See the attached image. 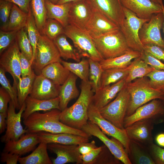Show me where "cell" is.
<instances>
[{"instance_id": "cell-44", "label": "cell", "mask_w": 164, "mask_h": 164, "mask_svg": "<svg viewBox=\"0 0 164 164\" xmlns=\"http://www.w3.org/2000/svg\"><path fill=\"white\" fill-rule=\"evenodd\" d=\"M6 72L0 67V83L3 87L9 94L11 100L14 103L16 109L19 110L20 107L19 104L17 91L10 84V82L5 75Z\"/></svg>"}, {"instance_id": "cell-12", "label": "cell", "mask_w": 164, "mask_h": 164, "mask_svg": "<svg viewBox=\"0 0 164 164\" xmlns=\"http://www.w3.org/2000/svg\"><path fill=\"white\" fill-rule=\"evenodd\" d=\"M164 16L163 12L153 15L140 29L139 35L143 45L154 44L164 48V40L161 34L163 25Z\"/></svg>"}, {"instance_id": "cell-32", "label": "cell", "mask_w": 164, "mask_h": 164, "mask_svg": "<svg viewBox=\"0 0 164 164\" xmlns=\"http://www.w3.org/2000/svg\"><path fill=\"white\" fill-rule=\"evenodd\" d=\"M64 34L59 35L53 40L59 52L61 57L65 60L71 59L79 62L82 58L75 47L68 41Z\"/></svg>"}, {"instance_id": "cell-9", "label": "cell", "mask_w": 164, "mask_h": 164, "mask_svg": "<svg viewBox=\"0 0 164 164\" xmlns=\"http://www.w3.org/2000/svg\"><path fill=\"white\" fill-rule=\"evenodd\" d=\"M152 120L155 124L164 122V102L160 99L152 100L138 108L132 114L125 116L123 122L125 128L138 121Z\"/></svg>"}, {"instance_id": "cell-7", "label": "cell", "mask_w": 164, "mask_h": 164, "mask_svg": "<svg viewBox=\"0 0 164 164\" xmlns=\"http://www.w3.org/2000/svg\"><path fill=\"white\" fill-rule=\"evenodd\" d=\"M130 98V94L126 84L115 99L100 109L102 116L117 127L124 129V120Z\"/></svg>"}, {"instance_id": "cell-61", "label": "cell", "mask_w": 164, "mask_h": 164, "mask_svg": "<svg viewBox=\"0 0 164 164\" xmlns=\"http://www.w3.org/2000/svg\"><path fill=\"white\" fill-rule=\"evenodd\" d=\"M152 0L156 3H159L160 4H161V3H163L162 0Z\"/></svg>"}, {"instance_id": "cell-56", "label": "cell", "mask_w": 164, "mask_h": 164, "mask_svg": "<svg viewBox=\"0 0 164 164\" xmlns=\"http://www.w3.org/2000/svg\"><path fill=\"white\" fill-rule=\"evenodd\" d=\"M17 5L23 11L28 13L30 7L31 0H4Z\"/></svg>"}, {"instance_id": "cell-18", "label": "cell", "mask_w": 164, "mask_h": 164, "mask_svg": "<svg viewBox=\"0 0 164 164\" xmlns=\"http://www.w3.org/2000/svg\"><path fill=\"white\" fill-rule=\"evenodd\" d=\"M60 86L42 74H36L29 96L41 100L53 99L58 97Z\"/></svg>"}, {"instance_id": "cell-15", "label": "cell", "mask_w": 164, "mask_h": 164, "mask_svg": "<svg viewBox=\"0 0 164 164\" xmlns=\"http://www.w3.org/2000/svg\"><path fill=\"white\" fill-rule=\"evenodd\" d=\"M155 124L149 119L140 120L125 128L130 140L146 147L153 143L152 132Z\"/></svg>"}, {"instance_id": "cell-29", "label": "cell", "mask_w": 164, "mask_h": 164, "mask_svg": "<svg viewBox=\"0 0 164 164\" xmlns=\"http://www.w3.org/2000/svg\"><path fill=\"white\" fill-rule=\"evenodd\" d=\"M141 55V52L130 49L122 55L104 59L99 62L103 70L113 68H125L131 64L133 60Z\"/></svg>"}, {"instance_id": "cell-24", "label": "cell", "mask_w": 164, "mask_h": 164, "mask_svg": "<svg viewBox=\"0 0 164 164\" xmlns=\"http://www.w3.org/2000/svg\"><path fill=\"white\" fill-rule=\"evenodd\" d=\"M25 103L26 107L22 117L23 120L36 112L39 111L46 112L54 109L60 110V99L58 97L49 100H41L28 96Z\"/></svg>"}, {"instance_id": "cell-55", "label": "cell", "mask_w": 164, "mask_h": 164, "mask_svg": "<svg viewBox=\"0 0 164 164\" xmlns=\"http://www.w3.org/2000/svg\"><path fill=\"white\" fill-rule=\"evenodd\" d=\"M97 147L94 140L91 142H83L77 145L78 150L81 155L85 154Z\"/></svg>"}, {"instance_id": "cell-58", "label": "cell", "mask_w": 164, "mask_h": 164, "mask_svg": "<svg viewBox=\"0 0 164 164\" xmlns=\"http://www.w3.org/2000/svg\"><path fill=\"white\" fill-rule=\"evenodd\" d=\"M155 140L159 146L164 147V133L158 134L156 137Z\"/></svg>"}, {"instance_id": "cell-38", "label": "cell", "mask_w": 164, "mask_h": 164, "mask_svg": "<svg viewBox=\"0 0 164 164\" xmlns=\"http://www.w3.org/2000/svg\"><path fill=\"white\" fill-rule=\"evenodd\" d=\"M36 75L33 70L30 75L21 77L19 82L17 91L18 102L20 108L31 92Z\"/></svg>"}, {"instance_id": "cell-10", "label": "cell", "mask_w": 164, "mask_h": 164, "mask_svg": "<svg viewBox=\"0 0 164 164\" xmlns=\"http://www.w3.org/2000/svg\"><path fill=\"white\" fill-rule=\"evenodd\" d=\"M88 120L96 124L105 135L114 138L123 145L128 153L130 139L125 128H119L104 118L92 102L88 109ZM128 154V153H127Z\"/></svg>"}, {"instance_id": "cell-41", "label": "cell", "mask_w": 164, "mask_h": 164, "mask_svg": "<svg viewBox=\"0 0 164 164\" xmlns=\"http://www.w3.org/2000/svg\"><path fill=\"white\" fill-rule=\"evenodd\" d=\"M16 40L21 52L29 60L32 65L33 50L25 27L18 31Z\"/></svg>"}, {"instance_id": "cell-19", "label": "cell", "mask_w": 164, "mask_h": 164, "mask_svg": "<svg viewBox=\"0 0 164 164\" xmlns=\"http://www.w3.org/2000/svg\"><path fill=\"white\" fill-rule=\"evenodd\" d=\"M122 6L131 11L139 18L150 19L155 14L162 12L163 3L152 0H120Z\"/></svg>"}, {"instance_id": "cell-60", "label": "cell", "mask_w": 164, "mask_h": 164, "mask_svg": "<svg viewBox=\"0 0 164 164\" xmlns=\"http://www.w3.org/2000/svg\"><path fill=\"white\" fill-rule=\"evenodd\" d=\"M45 1H48L51 2V3L54 4H56L58 2L59 0H45Z\"/></svg>"}, {"instance_id": "cell-42", "label": "cell", "mask_w": 164, "mask_h": 164, "mask_svg": "<svg viewBox=\"0 0 164 164\" xmlns=\"http://www.w3.org/2000/svg\"><path fill=\"white\" fill-rule=\"evenodd\" d=\"M64 27L55 19H47L43 31L44 34L52 40L59 35L64 34Z\"/></svg>"}, {"instance_id": "cell-47", "label": "cell", "mask_w": 164, "mask_h": 164, "mask_svg": "<svg viewBox=\"0 0 164 164\" xmlns=\"http://www.w3.org/2000/svg\"><path fill=\"white\" fill-rule=\"evenodd\" d=\"M18 31H4L0 30V55L16 40Z\"/></svg>"}, {"instance_id": "cell-22", "label": "cell", "mask_w": 164, "mask_h": 164, "mask_svg": "<svg viewBox=\"0 0 164 164\" xmlns=\"http://www.w3.org/2000/svg\"><path fill=\"white\" fill-rule=\"evenodd\" d=\"M93 10L91 17L86 29L92 37L120 29L119 26L103 14L96 10Z\"/></svg>"}, {"instance_id": "cell-45", "label": "cell", "mask_w": 164, "mask_h": 164, "mask_svg": "<svg viewBox=\"0 0 164 164\" xmlns=\"http://www.w3.org/2000/svg\"><path fill=\"white\" fill-rule=\"evenodd\" d=\"M153 88L164 93V70L155 69L146 75Z\"/></svg>"}, {"instance_id": "cell-52", "label": "cell", "mask_w": 164, "mask_h": 164, "mask_svg": "<svg viewBox=\"0 0 164 164\" xmlns=\"http://www.w3.org/2000/svg\"><path fill=\"white\" fill-rule=\"evenodd\" d=\"M9 94L2 87L0 88V112L7 113L8 110V104L11 101Z\"/></svg>"}, {"instance_id": "cell-17", "label": "cell", "mask_w": 164, "mask_h": 164, "mask_svg": "<svg viewBox=\"0 0 164 164\" xmlns=\"http://www.w3.org/2000/svg\"><path fill=\"white\" fill-rule=\"evenodd\" d=\"M92 8L100 12L119 27L125 16L120 0H87Z\"/></svg>"}, {"instance_id": "cell-27", "label": "cell", "mask_w": 164, "mask_h": 164, "mask_svg": "<svg viewBox=\"0 0 164 164\" xmlns=\"http://www.w3.org/2000/svg\"><path fill=\"white\" fill-rule=\"evenodd\" d=\"M132 164H155L147 147L130 140L128 152Z\"/></svg>"}, {"instance_id": "cell-51", "label": "cell", "mask_w": 164, "mask_h": 164, "mask_svg": "<svg viewBox=\"0 0 164 164\" xmlns=\"http://www.w3.org/2000/svg\"><path fill=\"white\" fill-rule=\"evenodd\" d=\"M20 62L21 77H24L31 74L33 70L31 64L29 60L21 52L20 53Z\"/></svg>"}, {"instance_id": "cell-14", "label": "cell", "mask_w": 164, "mask_h": 164, "mask_svg": "<svg viewBox=\"0 0 164 164\" xmlns=\"http://www.w3.org/2000/svg\"><path fill=\"white\" fill-rule=\"evenodd\" d=\"M26 107L24 102L19 112L16 113L14 103L11 100L10 101L7 111L6 131L5 134L1 138V142L6 143L11 140H17L27 132L21 123V118Z\"/></svg>"}, {"instance_id": "cell-34", "label": "cell", "mask_w": 164, "mask_h": 164, "mask_svg": "<svg viewBox=\"0 0 164 164\" xmlns=\"http://www.w3.org/2000/svg\"><path fill=\"white\" fill-rule=\"evenodd\" d=\"M28 15V13L23 11L13 3L6 31L19 30L25 27Z\"/></svg>"}, {"instance_id": "cell-59", "label": "cell", "mask_w": 164, "mask_h": 164, "mask_svg": "<svg viewBox=\"0 0 164 164\" xmlns=\"http://www.w3.org/2000/svg\"><path fill=\"white\" fill-rule=\"evenodd\" d=\"M78 0H59L56 4L60 5L68 2H73Z\"/></svg>"}, {"instance_id": "cell-36", "label": "cell", "mask_w": 164, "mask_h": 164, "mask_svg": "<svg viewBox=\"0 0 164 164\" xmlns=\"http://www.w3.org/2000/svg\"><path fill=\"white\" fill-rule=\"evenodd\" d=\"M30 7L36 26L40 34H42L43 29L47 19L45 0H31Z\"/></svg>"}, {"instance_id": "cell-50", "label": "cell", "mask_w": 164, "mask_h": 164, "mask_svg": "<svg viewBox=\"0 0 164 164\" xmlns=\"http://www.w3.org/2000/svg\"><path fill=\"white\" fill-rule=\"evenodd\" d=\"M144 50L158 59L164 62V48L151 43L144 45Z\"/></svg>"}, {"instance_id": "cell-31", "label": "cell", "mask_w": 164, "mask_h": 164, "mask_svg": "<svg viewBox=\"0 0 164 164\" xmlns=\"http://www.w3.org/2000/svg\"><path fill=\"white\" fill-rule=\"evenodd\" d=\"M47 150V144L41 142L30 154L25 157H20L18 162L20 164H53Z\"/></svg>"}, {"instance_id": "cell-11", "label": "cell", "mask_w": 164, "mask_h": 164, "mask_svg": "<svg viewBox=\"0 0 164 164\" xmlns=\"http://www.w3.org/2000/svg\"><path fill=\"white\" fill-rule=\"evenodd\" d=\"M81 130L91 136H94L100 140L114 156L122 163L132 164L122 143L113 137L111 139L108 138L96 124L88 121Z\"/></svg>"}, {"instance_id": "cell-53", "label": "cell", "mask_w": 164, "mask_h": 164, "mask_svg": "<svg viewBox=\"0 0 164 164\" xmlns=\"http://www.w3.org/2000/svg\"><path fill=\"white\" fill-rule=\"evenodd\" d=\"M101 149V146L93 149L85 154L81 155L80 157L83 164H91L97 157Z\"/></svg>"}, {"instance_id": "cell-39", "label": "cell", "mask_w": 164, "mask_h": 164, "mask_svg": "<svg viewBox=\"0 0 164 164\" xmlns=\"http://www.w3.org/2000/svg\"><path fill=\"white\" fill-rule=\"evenodd\" d=\"M25 28L33 49L32 63L35 56L37 45L40 34L36 24L31 7L28 12Z\"/></svg>"}, {"instance_id": "cell-16", "label": "cell", "mask_w": 164, "mask_h": 164, "mask_svg": "<svg viewBox=\"0 0 164 164\" xmlns=\"http://www.w3.org/2000/svg\"><path fill=\"white\" fill-rule=\"evenodd\" d=\"M93 11L87 0H79L72 2L69 13V24L86 30Z\"/></svg>"}, {"instance_id": "cell-57", "label": "cell", "mask_w": 164, "mask_h": 164, "mask_svg": "<svg viewBox=\"0 0 164 164\" xmlns=\"http://www.w3.org/2000/svg\"><path fill=\"white\" fill-rule=\"evenodd\" d=\"M7 112H0V134L3 133L6 128Z\"/></svg>"}, {"instance_id": "cell-4", "label": "cell", "mask_w": 164, "mask_h": 164, "mask_svg": "<svg viewBox=\"0 0 164 164\" xmlns=\"http://www.w3.org/2000/svg\"><path fill=\"white\" fill-rule=\"evenodd\" d=\"M92 38L97 50L103 59L118 56L131 49L120 29Z\"/></svg>"}, {"instance_id": "cell-62", "label": "cell", "mask_w": 164, "mask_h": 164, "mask_svg": "<svg viewBox=\"0 0 164 164\" xmlns=\"http://www.w3.org/2000/svg\"><path fill=\"white\" fill-rule=\"evenodd\" d=\"M162 12L163 13L164 16V5H163V6H162ZM163 32H164V23H163Z\"/></svg>"}, {"instance_id": "cell-43", "label": "cell", "mask_w": 164, "mask_h": 164, "mask_svg": "<svg viewBox=\"0 0 164 164\" xmlns=\"http://www.w3.org/2000/svg\"><path fill=\"white\" fill-rule=\"evenodd\" d=\"M121 162L104 145H101L100 152L91 164H120Z\"/></svg>"}, {"instance_id": "cell-25", "label": "cell", "mask_w": 164, "mask_h": 164, "mask_svg": "<svg viewBox=\"0 0 164 164\" xmlns=\"http://www.w3.org/2000/svg\"><path fill=\"white\" fill-rule=\"evenodd\" d=\"M41 142L47 144L78 145L89 141V138L68 133H52L46 132L37 133Z\"/></svg>"}, {"instance_id": "cell-2", "label": "cell", "mask_w": 164, "mask_h": 164, "mask_svg": "<svg viewBox=\"0 0 164 164\" xmlns=\"http://www.w3.org/2000/svg\"><path fill=\"white\" fill-rule=\"evenodd\" d=\"M77 100L71 106L61 111L60 120L70 127L81 130L88 120V109L94 92L89 81L82 80Z\"/></svg>"}, {"instance_id": "cell-6", "label": "cell", "mask_w": 164, "mask_h": 164, "mask_svg": "<svg viewBox=\"0 0 164 164\" xmlns=\"http://www.w3.org/2000/svg\"><path fill=\"white\" fill-rule=\"evenodd\" d=\"M59 51L53 40L44 34H40L37 42L35 56L32 67L36 75L41 73L42 70L47 65L61 62Z\"/></svg>"}, {"instance_id": "cell-46", "label": "cell", "mask_w": 164, "mask_h": 164, "mask_svg": "<svg viewBox=\"0 0 164 164\" xmlns=\"http://www.w3.org/2000/svg\"><path fill=\"white\" fill-rule=\"evenodd\" d=\"M13 3L4 0H0V30L6 31Z\"/></svg>"}, {"instance_id": "cell-23", "label": "cell", "mask_w": 164, "mask_h": 164, "mask_svg": "<svg viewBox=\"0 0 164 164\" xmlns=\"http://www.w3.org/2000/svg\"><path fill=\"white\" fill-rule=\"evenodd\" d=\"M126 78L116 83L101 87L95 93L92 102L95 107L100 110L109 103L125 86Z\"/></svg>"}, {"instance_id": "cell-5", "label": "cell", "mask_w": 164, "mask_h": 164, "mask_svg": "<svg viewBox=\"0 0 164 164\" xmlns=\"http://www.w3.org/2000/svg\"><path fill=\"white\" fill-rule=\"evenodd\" d=\"M64 34L71 40L82 58L87 57L99 62L104 60L97 50L92 37L86 30L69 24L64 27Z\"/></svg>"}, {"instance_id": "cell-30", "label": "cell", "mask_w": 164, "mask_h": 164, "mask_svg": "<svg viewBox=\"0 0 164 164\" xmlns=\"http://www.w3.org/2000/svg\"><path fill=\"white\" fill-rule=\"evenodd\" d=\"M70 71L65 68L61 62L51 63L44 67L41 73L56 84L61 85L67 80Z\"/></svg>"}, {"instance_id": "cell-48", "label": "cell", "mask_w": 164, "mask_h": 164, "mask_svg": "<svg viewBox=\"0 0 164 164\" xmlns=\"http://www.w3.org/2000/svg\"><path fill=\"white\" fill-rule=\"evenodd\" d=\"M147 148L155 164H164V149L153 143L147 146Z\"/></svg>"}, {"instance_id": "cell-21", "label": "cell", "mask_w": 164, "mask_h": 164, "mask_svg": "<svg viewBox=\"0 0 164 164\" xmlns=\"http://www.w3.org/2000/svg\"><path fill=\"white\" fill-rule=\"evenodd\" d=\"M41 142L37 133H26L17 140L6 142L3 151L17 154L21 156L33 151Z\"/></svg>"}, {"instance_id": "cell-40", "label": "cell", "mask_w": 164, "mask_h": 164, "mask_svg": "<svg viewBox=\"0 0 164 164\" xmlns=\"http://www.w3.org/2000/svg\"><path fill=\"white\" fill-rule=\"evenodd\" d=\"M88 59L90 65L88 81L95 93L101 87V79L104 70L99 62Z\"/></svg>"}, {"instance_id": "cell-13", "label": "cell", "mask_w": 164, "mask_h": 164, "mask_svg": "<svg viewBox=\"0 0 164 164\" xmlns=\"http://www.w3.org/2000/svg\"><path fill=\"white\" fill-rule=\"evenodd\" d=\"M20 52L16 39L0 55V67L12 76L13 80V86L17 90L18 84L21 78Z\"/></svg>"}, {"instance_id": "cell-37", "label": "cell", "mask_w": 164, "mask_h": 164, "mask_svg": "<svg viewBox=\"0 0 164 164\" xmlns=\"http://www.w3.org/2000/svg\"><path fill=\"white\" fill-rule=\"evenodd\" d=\"M128 66L125 68H113L104 70L101 79V87L116 83L126 78L128 73Z\"/></svg>"}, {"instance_id": "cell-33", "label": "cell", "mask_w": 164, "mask_h": 164, "mask_svg": "<svg viewBox=\"0 0 164 164\" xmlns=\"http://www.w3.org/2000/svg\"><path fill=\"white\" fill-rule=\"evenodd\" d=\"M128 67V73L125 79L126 83L145 77L155 69L146 63L140 57L134 59Z\"/></svg>"}, {"instance_id": "cell-35", "label": "cell", "mask_w": 164, "mask_h": 164, "mask_svg": "<svg viewBox=\"0 0 164 164\" xmlns=\"http://www.w3.org/2000/svg\"><path fill=\"white\" fill-rule=\"evenodd\" d=\"M61 63L67 69L82 80L89 81L90 65L88 59L83 57L77 63L68 62L61 60Z\"/></svg>"}, {"instance_id": "cell-20", "label": "cell", "mask_w": 164, "mask_h": 164, "mask_svg": "<svg viewBox=\"0 0 164 164\" xmlns=\"http://www.w3.org/2000/svg\"><path fill=\"white\" fill-rule=\"evenodd\" d=\"M47 148L50 152L56 155V158L52 160L53 164L68 163L83 164L77 145L50 143L47 144Z\"/></svg>"}, {"instance_id": "cell-8", "label": "cell", "mask_w": 164, "mask_h": 164, "mask_svg": "<svg viewBox=\"0 0 164 164\" xmlns=\"http://www.w3.org/2000/svg\"><path fill=\"white\" fill-rule=\"evenodd\" d=\"M125 18L120 26L129 47L133 50L141 52L144 45L139 38V31L143 25L150 19L138 17L134 12L123 6Z\"/></svg>"}, {"instance_id": "cell-49", "label": "cell", "mask_w": 164, "mask_h": 164, "mask_svg": "<svg viewBox=\"0 0 164 164\" xmlns=\"http://www.w3.org/2000/svg\"><path fill=\"white\" fill-rule=\"evenodd\" d=\"M141 58L155 69L164 70V63L144 50L141 52Z\"/></svg>"}, {"instance_id": "cell-26", "label": "cell", "mask_w": 164, "mask_h": 164, "mask_svg": "<svg viewBox=\"0 0 164 164\" xmlns=\"http://www.w3.org/2000/svg\"><path fill=\"white\" fill-rule=\"evenodd\" d=\"M78 77L70 72L66 81L61 85L58 97L60 99L59 107L61 111L67 107L69 102L76 98L79 94L76 82Z\"/></svg>"}, {"instance_id": "cell-1", "label": "cell", "mask_w": 164, "mask_h": 164, "mask_svg": "<svg viewBox=\"0 0 164 164\" xmlns=\"http://www.w3.org/2000/svg\"><path fill=\"white\" fill-rule=\"evenodd\" d=\"M61 112L59 109H54L44 113L39 111L33 113L23 120L27 133H68L90 138L91 136L82 130L70 127L62 123L60 120Z\"/></svg>"}, {"instance_id": "cell-3", "label": "cell", "mask_w": 164, "mask_h": 164, "mask_svg": "<svg viewBox=\"0 0 164 164\" xmlns=\"http://www.w3.org/2000/svg\"><path fill=\"white\" fill-rule=\"evenodd\" d=\"M126 83L130 94L125 116L132 114L142 105L155 99H164V93L152 87L147 77L139 78Z\"/></svg>"}, {"instance_id": "cell-28", "label": "cell", "mask_w": 164, "mask_h": 164, "mask_svg": "<svg viewBox=\"0 0 164 164\" xmlns=\"http://www.w3.org/2000/svg\"><path fill=\"white\" fill-rule=\"evenodd\" d=\"M72 2L57 5L45 1L47 19H55L65 27L69 24V13Z\"/></svg>"}, {"instance_id": "cell-54", "label": "cell", "mask_w": 164, "mask_h": 164, "mask_svg": "<svg viewBox=\"0 0 164 164\" xmlns=\"http://www.w3.org/2000/svg\"><path fill=\"white\" fill-rule=\"evenodd\" d=\"M19 155L10 152L2 151L1 153V162L7 164H16L18 162Z\"/></svg>"}, {"instance_id": "cell-63", "label": "cell", "mask_w": 164, "mask_h": 164, "mask_svg": "<svg viewBox=\"0 0 164 164\" xmlns=\"http://www.w3.org/2000/svg\"><path fill=\"white\" fill-rule=\"evenodd\" d=\"M162 100L163 101V102H164V99L163 100Z\"/></svg>"}]
</instances>
